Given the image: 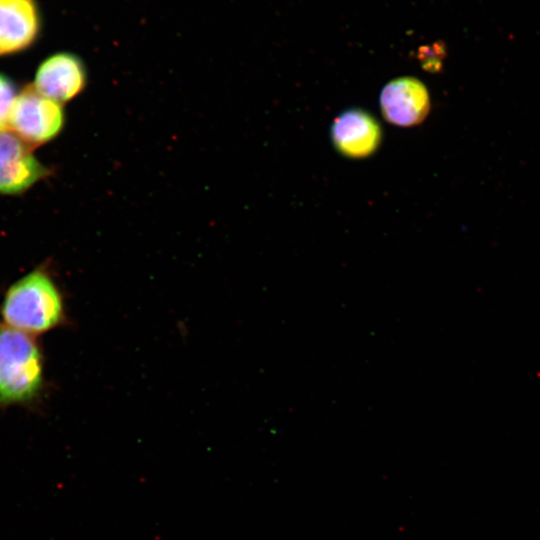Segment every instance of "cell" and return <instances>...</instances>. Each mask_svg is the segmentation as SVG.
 I'll return each instance as SVG.
<instances>
[{
  "mask_svg": "<svg viewBox=\"0 0 540 540\" xmlns=\"http://www.w3.org/2000/svg\"><path fill=\"white\" fill-rule=\"evenodd\" d=\"M1 314L6 325L32 336L58 326L64 305L49 272L36 268L13 283L4 296Z\"/></svg>",
  "mask_w": 540,
  "mask_h": 540,
  "instance_id": "cell-1",
  "label": "cell"
},
{
  "mask_svg": "<svg viewBox=\"0 0 540 540\" xmlns=\"http://www.w3.org/2000/svg\"><path fill=\"white\" fill-rule=\"evenodd\" d=\"M42 384L43 359L33 336L0 324V405L28 402Z\"/></svg>",
  "mask_w": 540,
  "mask_h": 540,
  "instance_id": "cell-2",
  "label": "cell"
},
{
  "mask_svg": "<svg viewBox=\"0 0 540 540\" xmlns=\"http://www.w3.org/2000/svg\"><path fill=\"white\" fill-rule=\"evenodd\" d=\"M65 125L63 104L41 94L33 84L24 86L14 102L9 130L32 149L56 138Z\"/></svg>",
  "mask_w": 540,
  "mask_h": 540,
  "instance_id": "cell-3",
  "label": "cell"
},
{
  "mask_svg": "<svg viewBox=\"0 0 540 540\" xmlns=\"http://www.w3.org/2000/svg\"><path fill=\"white\" fill-rule=\"evenodd\" d=\"M51 174L17 135L0 132V194L20 195Z\"/></svg>",
  "mask_w": 540,
  "mask_h": 540,
  "instance_id": "cell-4",
  "label": "cell"
},
{
  "mask_svg": "<svg viewBox=\"0 0 540 540\" xmlns=\"http://www.w3.org/2000/svg\"><path fill=\"white\" fill-rule=\"evenodd\" d=\"M87 72L83 62L69 52H58L38 66L33 86L41 94L64 104L83 92Z\"/></svg>",
  "mask_w": 540,
  "mask_h": 540,
  "instance_id": "cell-5",
  "label": "cell"
},
{
  "mask_svg": "<svg viewBox=\"0 0 540 540\" xmlns=\"http://www.w3.org/2000/svg\"><path fill=\"white\" fill-rule=\"evenodd\" d=\"M380 107L384 118L398 126L421 123L430 108L429 94L422 82L412 77H400L382 90Z\"/></svg>",
  "mask_w": 540,
  "mask_h": 540,
  "instance_id": "cell-6",
  "label": "cell"
},
{
  "mask_svg": "<svg viewBox=\"0 0 540 540\" xmlns=\"http://www.w3.org/2000/svg\"><path fill=\"white\" fill-rule=\"evenodd\" d=\"M41 27L35 0H0V56L29 48Z\"/></svg>",
  "mask_w": 540,
  "mask_h": 540,
  "instance_id": "cell-7",
  "label": "cell"
},
{
  "mask_svg": "<svg viewBox=\"0 0 540 540\" xmlns=\"http://www.w3.org/2000/svg\"><path fill=\"white\" fill-rule=\"evenodd\" d=\"M337 150L351 158L371 155L381 141V128L376 119L361 109H350L339 115L331 129Z\"/></svg>",
  "mask_w": 540,
  "mask_h": 540,
  "instance_id": "cell-8",
  "label": "cell"
},
{
  "mask_svg": "<svg viewBox=\"0 0 540 540\" xmlns=\"http://www.w3.org/2000/svg\"><path fill=\"white\" fill-rule=\"evenodd\" d=\"M18 93L15 82L0 73V132L9 130L10 115Z\"/></svg>",
  "mask_w": 540,
  "mask_h": 540,
  "instance_id": "cell-9",
  "label": "cell"
}]
</instances>
